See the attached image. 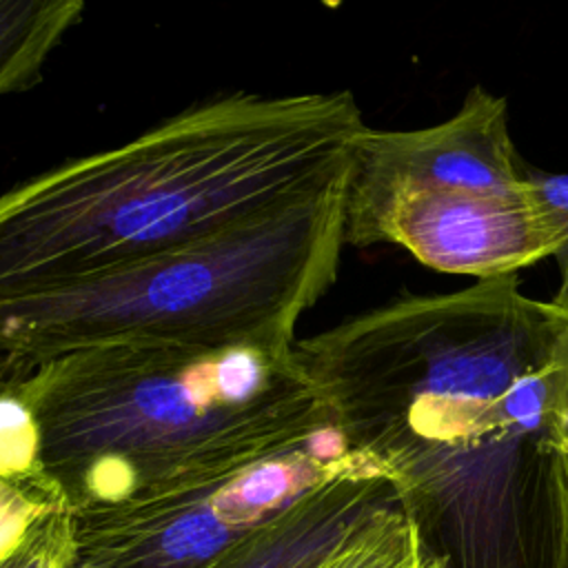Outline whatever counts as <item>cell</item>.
I'll use <instances>...</instances> for the list:
<instances>
[{"instance_id":"1","label":"cell","mask_w":568,"mask_h":568,"mask_svg":"<svg viewBox=\"0 0 568 568\" xmlns=\"http://www.w3.org/2000/svg\"><path fill=\"white\" fill-rule=\"evenodd\" d=\"M344 444L393 481L428 568H557L568 313L515 275L295 339Z\"/></svg>"},{"instance_id":"2","label":"cell","mask_w":568,"mask_h":568,"mask_svg":"<svg viewBox=\"0 0 568 568\" xmlns=\"http://www.w3.org/2000/svg\"><path fill=\"white\" fill-rule=\"evenodd\" d=\"M351 91L220 93L0 195V302L67 288L348 182Z\"/></svg>"},{"instance_id":"3","label":"cell","mask_w":568,"mask_h":568,"mask_svg":"<svg viewBox=\"0 0 568 568\" xmlns=\"http://www.w3.org/2000/svg\"><path fill=\"white\" fill-rule=\"evenodd\" d=\"M295 342L104 344L20 377L44 475L75 510L222 475L337 428Z\"/></svg>"},{"instance_id":"4","label":"cell","mask_w":568,"mask_h":568,"mask_svg":"<svg viewBox=\"0 0 568 568\" xmlns=\"http://www.w3.org/2000/svg\"><path fill=\"white\" fill-rule=\"evenodd\" d=\"M348 182L87 282L0 302V339L31 366L89 346L295 342L335 282Z\"/></svg>"},{"instance_id":"5","label":"cell","mask_w":568,"mask_h":568,"mask_svg":"<svg viewBox=\"0 0 568 568\" xmlns=\"http://www.w3.org/2000/svg\"><path fill=\"white\" fill-rule=\"evenodd\" d=\"M355 459L331 428L197 484L75 510L67 568H209Z\"/></svg>"},{"instance_id":"6","label":"cell","mask_w":568,"mask_h":568,"mask_svg":"<svg viewBox=\"0 0 568 568\" xmlns=\"http://www.w3.org/2000/svg\"><path fill=\"white\" fill-rule=\"evenodd\" d=\"M344 244H395L435 271L495 280L552 257L559 237L526 178L508 191L346 193Z\"/></svg>"},{"instance_id":"7","label":"cell","mask_w":568,"mask_h":568,"mask_svg":"<svg viewBox=\"0 0 568 568\" xmlns=\"http://www.w3.org/2000/svg\"><path fill=\"white\" fill-rule=\"evenodd\" d=\"M501 95L473 87L459 111L410 131L366 126L357 138L346 193L399 189L508 191L526 184Z\"/></svg>"},{"instance_id":"8","label":"cell","mask_w":568,"mask_h":568,"mask_svg":"<svg viewBox=\"0 0 568 568\" xmlns=\"http://www.w3.org/2000/svg\"><path fill=\"white\" fill-rule=\"evenodd\" d=\"M397 501L388 475L362 455L209 568H317L366 519Z\"/></svg>"},{"instance_id":"9","label":"cell","mask_w":568,"mask_h":568,"mask_svg":"<svg viewBox=\"0 0 568 568\" xmlns=\"http://www.w3.org/2000/svg\"><path fill=\"white\" fill-rule=\"evenodd\" d=\"M82 13V0H0V98L44 78L47 60Z\"/></svg>"},{"instance_id":"10","label":"cell","mask_w":568,"mask_h":568,"mask_svg":"<svg viewBox=\"0 0 568 568\" xmlns=\"http://www.w3.org/2000/svg\"><path fill=\"white\" fill-rule=\"evenodd\" d=\"M317 568H428L402 504L366 519Z\"/></svg>"},{"instance_id":"11","label":"cell","mask_w":568,"mask_h":568,"mask_svg":"<svg viewBox=\"0 0 568 568\" xmlns=\"http://www.w3.org/2000/svg\"><path fill=\"white\" fill-rule=\"evenodd\" d=\"M62 508L69 506L47 475L33 479L0 477V559Z\"/></svg>"},{"instance_id":"12","label":"cell","mask_w":568,"mask_h":568,"mask_svg":"<svg viewBox=\"0 0 568 568\" xmlns=\"http://www.w3.org/2000/svg\"><path fill=\"white\" fill-rule=\"evenodd\" d=\"M20 377L0 386V477L7 479H33L44 475L38 424L20 390Z\"/></svg>"},{"instance_id":"13","label":"cell","mask_w":568,"mask_h":568,"mask_svg":"<svg viewBox=\"0 0 568 568\" xmlns=\"http://www.w3.org/2000/svg\"><path fill=\"white\" fill-rule=\"evenodd\" d=\"M73 550V510L62 508L47 517L0 568H67Z\"/></svg>"},{"instance_id":"14","label":"cell","mask_w":568,"mask_h":568,"mask_svg":"<svg viewBox=\"0 0 568 568\" xmlns=\"http://www.w3.org/2000/svg\"><path fill=\"white\" fill-rule=\"evenodd\" d=\"M524 173L530 180L559 237V244L552 253L559 268V286L550 302L568 313V173H550L528 164H524Z\"/></svg>"},{"instance_id":"15","label":"cell","mask_w":568,"mask_h":568,"mask_svg":"<svg viewBox=\"0 0 568 568\" xmlns=\"http://www.w3.org/2000/svg\"><path fill=\"white\" fill-rule=\"evenodd\" d=\"M31 368V364L4 339H0V386L18 379Z\"/></svg>"},{"instance_id":"16","label":"cell","mask_w":568,"mask_h":568,"mask_svg":"<svg viewBox=\"0 0 568 568\" xmlns=\"http://www.w3.org/2000/svg\"><path fill=\"white\" fill-rule=\"evenodd\" d=\"M561 455H564V470L568 481V388H566L564 408H561Z\"/></svg>"},{"instance_id":"17","label":"cell","mask_w":568,"mask_h":568,"mask_svg":"<svg viewBox=\"0 0 568 568\" xmlns=\"http://www.w3.org/2000/svg\"><path fill=\"white\" fill-rule=\"evenodd\" d=\"M557 568H568V530H566V537H564V548H561L559 566Z\"/></svg>"}]
</instances>
